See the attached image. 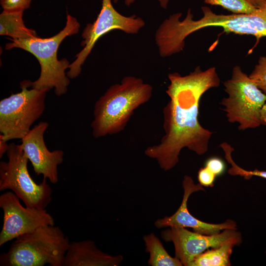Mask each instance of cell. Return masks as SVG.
I'll return each instance as SVG.
<instances>
[{"instance_id":"1","label":"cell","mask_w":266,"mask_h":266,"mask_svg":"<svg viewBox=\"0 0 266 266\" xmlns=\"http://www.w3.org/2000/svg\"><path fill=\"white\" fill-rule=\"evenodd\" d=\"M168 78L169 84L166 93L169 100L163 109L165 134L159 143L144 151L164 171L176 166L184 148L198 155L207 152L213 133L199 122L200 101L206 91L220 84L215 67L202 70L197 66L187 75L172 72L168 74Z\"/></svg>"},{"instance_id":"2","label":"cell","mask_w":266,"mask_h":266,"mask_svg":"<svg viewBox=\"0 0 266 266\" xmlns=\"http://www.w3.org/2000/svg\"><path fill=\"white\" fill-rule=\"evenodd\" d=\"M202 16L195 20L188 9L185 18L177 12L165 19L155 34L160 53L165 57L182 51L185 39L190 34L208 27H220L228 33L254 36L258 39L266 36V3L249 14H223L214 12L209 7L202 6Z\"/></svg>"},{"instance_id":"3","label":"cell","mask_w":266,"mask_h":266,"mask_svg":"<svg viewBox=\"0 0 266 266\" xmlns=\"http://www.w3.org/2000/svg\"><path fill=\"white\" fill-rule=\"evenodd\" d=\"M153 91L151 85L134 76H125L110 86L95 104L91 124L94 137L123 131L134 111L150 100Z\"/></svg>"},{"instance_id":"4","label":"cell","mask_w":266,"mask_h":266,"mask_svg":"<svg viewBox=\"0 0 266 266\" xmlns=\"http://www.w3.org/2000/svg\"><path fill=\"white\" fill-rule=\"evenodd\" d=\"M80 24L69 14L66 15L65 27L56 35L46 38L38 36L33 38L13 39L5 45L6 50L18 48L33 54L40 66L39 78L34 82L29 80L31 87L37 89L54 88L55 94L60 96L65 94L69 84V78L65 70L70 64L66 59L59 60L57 52L60 44L67 36L79 32Z\"/></svg>"},{"instance_id":"5","label":"cell","mask_w":266,"mask_h":266,"mask_svg":"<svg viewBox=\"0 0 266 266\" xmlns=\"http://www.w3.org/2000/svg\"><path fill=\"white\" fill-rule=\"evenodd\" d=\"M70 242L57 226L47 225L15 239L0 256V266H63Z\"/></svg>"},{"instance_id":"6","label":"cell","mask_w":266,"mask_h":266,"mask_svg":"<svg viewBox=\"0 0 266 266\" xmlns=\"http://www.w3.org/2000/svg\"><path fill=\"white\" fill-rule=\"evenodd\" d=\"M223 85L228 96L222 99L220 104L228 122L237 123L241 131L259 127L260 111L266 101V94L238 65L233 68L231 78Z\"/></svg>"},{"instance_id":"7","label":"cell","mask_w":266,"mask_h":266,"mask_svg":"<svg viewBox=\"0 0 266 266\" xmlns=\"http://www.w3.org/2000/svg\"><path fill=\"white\" fill-rule=\"evenodd\" d=\"M28 80L21 82L19 93L11 94L0 101V139L7 141L22 139L33 123L43 114L48 89H37Z\"/></svg>"},{"instance_id":"8","label":"cell","mask_w":266,"mask_h":266,"mask_svg":"<svg viewBox=\"0 0 266 266\" xmlns=\"http://www.w3.org/2000/svg\"><path fill=\"white\" fill-rule=\"evenodd\" d=\"M7 162L0 163V191L10 190L28 207L46 209L52 200V190L43 179L36 183L28 169V159L20 145L9 144Z\"/></svg>"},{"instance_id":"9","label":"cell","mask_w":266,"mask_h":266,"mask_svg":"<svg viewBox=\"0 0 266 266\" xmlns=\"http://www.w3.org/2000/svg\"><path fill=\"white\" fill-rule=\"evenodd\" d=\"M112 0H102L101 10L96 21L88 24L84 28L81 45L83 49L76 55L66 73L69 78L77 77L81 66L91 52L96 43L102 35L113 30H120L127 34H137L145 25L144 20L133 15L126 16L118 12Z\"/></svg>"},{"instance_id":"10","label":"cell","mask_w":266,"mask_h":266,"mask_svg":"<svg viewBox=\"0 0 266 266\" xmlns=\"http://www.w3.org/2000/svg\"><path fill=\"white\" fill-rule=\"evenodd\" d=\"M0 207L3 212L0 233V246L44 226L54 225V219L46 209L23 206L12 191L0 196Z\"/></svg>"},{"instance_id":"11","label":"cell","mask_w":266,"mask_h":266,"mask_svg":"<svg viewBox=\"0 0 266 266\" xmlns=\"http://www.w3.org/2000/svg\"><path fill=\"white\" fill-rule=\"evenodd\" d=\"M161 235L165 241L173 243L175 257L185 266H191L198 256L209 248L218 247L231 240H241L239 232L229 229L208 235L191 232L184 228L171 227L163 231Z\"/></svg>"},{"instance_id":"12","label":"cell","mask_w":266,"mask_h":266,"mask_svg":"<svg viewBox=\"0 0 266 266\" xmlns=\"http://www.w3.org/2000/svg\"><path fill=\"white\" fill-rule=\"evenodd\" d=\"M48 126L46 122H40L21 139L20 145L35 173L56 184L59 181L58 167L63 162L64 153L61 150L50 151L47 148L44 133Z\"/></svg>"},{"instance_id":"13","label":"cell","mask_w":266,"mask_h":266,"mask_svg":"<svg viewBox=\"0 0 266 266\" xmlns=\"http://www.w3.org/2000/svg\"><path fill=\"white\" fill-rule=\"evenodd\" d=\"M182 186L184 194L180 206L172 215L157 220L154 223L156 227L191 228L194 232L208 235L216 234L227 229H236V223L232 220H227L221 224H211L201 221L193 216L187 208L188 200L192 194L204 190V188L200 184H196L193 178L188 175L184 176Z\"/></svg>"},{"instance_id":"14","label":"cell","mask_w":266,"mask_h":266,"mask_svg":"<svg viewBox=\"0 0 266 266\" xmlns=\"http://www.w3.org/2000/svg\"><path fill=\"white\" fill-rule=\"evenodd\" d=\"M122 255L112 256L96 246L91 240L70 242L63 266H118L123 261Z\"/></svg>"},{"instance_id":"15","label":"cell","mask_w":266,"mask_h":266,"mask_svg":"<svg viewBox=\"0 0 266 266\" xmlns=\"http://www.w3.org/2000/svg\"><path fill=\"white\" fill-rule=\"evenodd\" d=\"M23 11L3 10L0 15V34L9 36L13 39L37 37L36 32L28 28L23 20Z\"/></svg>"},{"instance_id":"16","label":"cell","mask_w":266,"mask_h":266,"mask_svg":"<svg viewBox=\"0 0 266 266\" xmlns=\"http://www.w3.org/2000/svg\"><path fill=\"white\" fill-rule=\"evenodd\" d=\"M241 240H233L222 245L208 249L198 256L191 266H229L230 257L234 246L240 244Z\"/></svg>"},{"instance_id":"17","label":"cell","mask_w":266,"mask_h":266,"mask_svg":"<svg viewBox=\"0 0 266 266\" xmlns=\"http://www.w3.org/2000/svg\"><path fill=\"white\" fill-rule=\"evenodd\" d=\"M145 251L149 254L148 265L152 266H182L176 257H172L165 249L159 238L151 233L143 236Z\"/></svg>"},{"instance_id":"18","label":"cell","mask_w":266,"mask_h":266,"mask_svg":"<svg viewBox=\"0 0 266 266\" xmlns=\"http://www.w3.org/2000/svg\"><path fill=\"white\" fill-rule=\"evenodd\" d=\"M220 147L225 153V157L227 161L231 165L228 170V173L233 176H240L246 179H249L253 176H260L266 179V171L255 169L253 170H245L235 164L232 158V154L234 148L227 142H223L220 144Z\"/></svg>"},{"instance_id":"19","label":"cell","mask_w":266,"mask_h":266,"mask_svg":"<svg viewBox=\"0 0 266 266\" xmlns=\"http://www.w3.org/2000/svg\"><path fill=\"white\" fill-rule=\"evenodd\" d=\"M205 3L220 6L233 14H249L256 9L248 0H203Z\"/></svg>"},{"instance_id":"20","label":"cell","mask_w":266,"mask_h":266,"mask_svg":"<svg viewBox=\"0 0 266 266\" xmlns=\"http://www.w3.org/2000/svg\"><path fill=\"white\" fill-rule=\"evenodd\" d=\"M257 87L266 94V56H260L256 64L249 75Z\"/></svg>"},{"instance_id":"21","label":"cell","mask_w":266,"mask_h":266,"mask_svg":"<svg viewBox=\"0 0 266 266\" xmlns=\"http://www.w3.org/2000/svg\"><path fill=\"white\" fill-rule=\"evenodd\" d=\"M32 0H0L3 10L7 11H24L30 6Z\"/></svg>"},{"instance_id":"22","label":"cell","mask_w":266,"mask_h":266,"mask_svg":"<svg viewBox=\"0 0 266 266\" xmlns=\"http://www.w3.org/2000/svg\"><path fill=\"white\" fill-rule=\"evenodd\" d=\"M205 166L210 170L216 176L222 175L226 169V165L223 160L217 157L208 158L205 163Z\"/></svg>"},{"instance_id":"23","label":"cell","mask_w":266,"mask_h":266,"mask_svg":"<svg viewBox=\"0 0 266 266\" xmlns=\"http://www.w3.org/2000/svg\"><path fill=\"white\" fill-rule=\"evenodd\" d=\"M217 176L206 166L201 167L198 172L199 184L206 187H212Z\"/></svg>"},{"instance_id":"24","label":"cell","mask_w":266,"mask_h":266,"mask_svg":"<svg viewBox=\"0 0 266 266\" xmlns=\"http://www.w3.org/2000/svg\"><path fill=\"white\" fill-rule=\"evenodd\" d=\"M260 120L261 125H262L266 126V101L261 109Z\"/></svg>"},{"instance_id":"25","label":"cell","mask_w":266,"mask_h":266,"mask_svg":"<svg viewBox=\"0 0 266 266\" xmlns=\"http://www.w3.org/2000/svg\"><path fill=\"white\" fill-rule=\"evenodd\" d=\"M7 141L0 139V158H1L5 153H6L9 144H7Z\"/></svg>"},{"instance_id":"26","label":"cell","mask_w":266,"mask_h":266,"mask_svg":"<svg viewBox=\"0 0 266 266\" xmlns=\"http://www.w3.org/2000/svg\"><path fill=\"white\" fill-rule=\"evenodd\" d=\"M255 7L259 8L266 3V0H248Z\"/></svg>"},{"instance_id":"27","label":"cell","mask_w":266,"mask_h":266,"mask_svg":"<svg viewBox=\"0 0 266 266\" xmlns=\"http://www.w3.org/2000/svg\"><path fill=\"white\" fill-rule=\"evenodd\" d=\"M160 4V6L163 9H166L168 6V4L169 0H156Z\"/></svg>"},{"instance_id":"28","label":"cell","mask_w":266,"mask_h":266,"mask_svg":"<svg viewBox=\"0 0 266 266\" xmlns=\"http://www.w3.org/2000/svg\"><path fill=\"white\" fill-rule=\"evenodd\" d=\"M112 0L114 3H116L118 2V1L119 0ZM135 0H125V3L126 6H129L131 5H132L133 3Z\"/></svg>"}]
</instances>
